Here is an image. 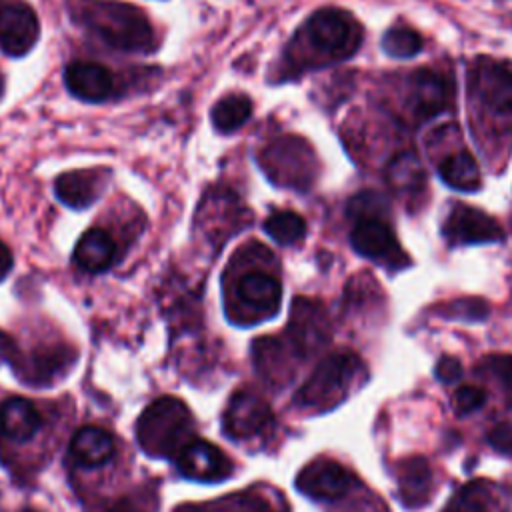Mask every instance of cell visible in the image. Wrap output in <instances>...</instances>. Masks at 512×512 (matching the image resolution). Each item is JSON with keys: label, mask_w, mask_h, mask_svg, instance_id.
Instances as JSON below:
<instances>
[{"label": "cell", "mask_w": 512, "mask_h": 512, "mask_svg": "<svg viewBox=\"0 0 512 512\" xmlns=\"http://www.w3.org/2000/svg\"><path fill=\"white\" fill-rule=\"evenodd\" d=\"M40 424V410L26 398H10L0 406V434L12 442L30 440Z\"/></svg>", "instance_id": "cell-19"}, {"label": "cell", "mask_w": 512, "mask_h": 512, "mask_svg": "<svg viewBox=\"0 0 512 512\" xmlns=\"http://www.w3.org/2000/svg\"><path fill=\"white\" fill-rule=\"evenodd\" d=\"M486 370L498 378V382L512 392V356L496 354L486 358Z\"/></svg>", "instance_id": "cell-31"}, {"label": "cell", "mask_w": 512, "mask_h": 512, "mask_svg": "<svg viewBox=\"0 0 512 512\" xmlns=\"http://www.w3.org/2000/svg\"><path fill=\"white\" fill-rule=\"evenodd\" d=\"M282 302V284L274 274L252 268L226 288V312L236 324H254L272 318Z\"/></svg>", "instance_id": "cell-3"}, {"label": "cell", "mask_w": 512, "mask_h": 512, "mask_svg": "<svg viewBox=\"0 0 512 512\" xmlns=\"http://www.w3.org/2000/svg\"><path fill=\"white\" fill-rule=\"evenodd\" d=\"M176 464L186 478L204 482L222 480L232 472V462L226 458V454L218 446L198 438H192L176 454Z\"/></svg>", "instance_id": "cell-14"}, {"label": "cell", "mask_w": 512, "mask_h": 512, "mask_svg": "<svg viewBox=\"0 0 512 512\" xmlns=\"http://www.w3.org/2000/svg\"><path fill=\"white\" fill-rule=\"evenodd\" d=\"M302 34L326 60L350 58L362 42V28L358 22L338 8H322L314 12L306 20Z\"/></svg>", "instance_id": "cell-6"}, {"label": "cell", "mask_w": 512, "mask_h": 512, "mask_svg": "<svg viewBox=\"0 0 512 512\" xmlns=\"http://www.w3.org/2000/svg\"><path fill=\"white\" fill-rule=\"evenodd\" d=\"M114 438L98 426L80 428L68 450V460L78 468H98L114 456Z\"/></svg>", "instance_id": "cell-18"}, {"label": "cell", "mask_w": 512, "mask_h": 512, "mask_svg": "<svg viewBox=\"0 0 512 512\" xmlns=\"http://www.w3.org/2000/svg\"><path fill=\"white\" fill-rule=\"evenodd\" d=\"M384 212H386L384 198L372 190L358 192L348 202V216L356 220H370V218L382 220L380 216H384Z\"/></svg>", "instance_id": "cell-29"}, {"label": "cell", "mask_w": 512, "mask_h": 512, "mask_svg": "<svg viewBox=\"0 0 512 512\" xmlns=\"http://www.w3.org/2000/svg\"><path fill=\"white\" fill-rule=\"evenodd\" d=\"M362 370V362L352 352H334L326 356L300 386L294 400L302 408L328 410L336 406L348 392Z\"/></svg>", "instance_id": "cell-4"}, {"label": "cell", "mask_w": 512, "mask_h": 512, "mask_svg": "<svg viewBox=\"0 0 512 512\" xmlns=\"http://www.w3.org/2000/svg\"><path fill=\"white\" fill-rule=\"evenodd\" d=\"M422 36L406 26L390 28L382 38V50L392 58H412L422 50Z\"/></svg>", "instance_id": "cell-28"}, {"label": "cell", "mask_w": 512, "mask_h": 512, "mask_svg": "<svg viewBox=\"0 0 512 512\" xmlns=\"http://www.w3.org/2000/svg\"><path fill=\"white\" fill-rule=\"evenodd\" d=\"M178 512H286V508H280L272 504L264 494H230L228 498L206 504V506H186Z\"/></svg>", "instance_id": "cell-24"}, {"label": "cell", "mask_w": 512, "mask_h": 512, "mask_svg": "<svg viewBox=\"0 0 512 512\" xmlns=\"http://www.w3.org/2000/svg\"><path fill=\"white\" fill-rule=\"evenodd\" d=\"M26 512H32V510H26Z\"/></svg>", "instance_id": "cell-37"}, {"label": "cell", "mask_w": 512, "mask_h": 512, "mask_svg": "<svg viewBox=\"0 0 512 512\" xmlns=\"http://www.w3.org/2000/svg\"><path fill=\"white\" fill-rule=\"evenodd\" d=\"M258 162L270 182L284 188L306 190L316 176V158L306 140L280 136L258 154Z\"/></svg>", "instance_id": "cell-5"}, {"label": "cell", "mask_w": 512, "mask_h": 512, "mask_svg": "<svg viewBox=\"0 0 512 512\" xmlns=\"http://www.w3.org/2000/svg\"><path fill=\"white\" fill-rule=\"evenodd\" d=\"M486 400V392L480 386L474 384H464L460 386L454 396H452V406L460 416H466L474 410H478Z\"/></svg>", "instance_id": "cell-30"}, {"label": "cell", "mask_w": 512, "mask_h": 512, "mask_svg": "<svg viewBox=\"0 0 512 512\" xmlns=\"http://www.w3.org/2000/svg\"><path fill=\"white\" fill-rule=\"evenodd\" d=\"M386 182L396 194L420 192L426 182V172L420 158L412 150L396 154L386 166Z\"/></svg>", "instance_id": "cell-21"}, {"label": "cell", "mask_w": 512, "mask_h": 512, "mask_svg": "<svg viewBox=\"0 0 512 512\" xmlns=\"http://www.w3.org/2000/svg\"><path fill=\"white\" fill-rule=\"evenodd\" d=\"M16 358V346H14V340L0 332V362H8V360H14Z\"/></svg>", "instance_id": "cell-35"}, {"label": "cell", "mask_w": 512, "mask_h": 512, "mask_svg": "<svg viewBox=\"0 0 512 512\" xmlns=\"http://www.w3.org/2000/svg\"><path fill=\"white\" fill-rule=\"evenodd\" d=\"M438 174L446 186L462 192H474L480 188V182H482L480 166L468 150L450 154L438 166Z\"/></svg>", "instance_id": "cell-22"}, {"label": "cell", "mask_w": 512, "mask_h": 512, "mask_svg": "<svg viewBox=\"0 0 512 512\" xmlns=\"http://www.w3.org/2000/svg\"><path fill=\"white\" fill-rule=\"evenodd\" d=\"M152 500L150 496H136V498H124L120 500L110 512H152Z\"/></svg>", "instance_id": "cell-34"}, {"label": "cell", "mask_w": 512, "mask_h": 512, "mask_svg": "<svg viewBox=\"0 0 512 512\" xmlns=\"http://www.w3.org/2000/svg\"><path fill=\"white\" fill-rule=\"evenodd\" d=\"M408 104L418 122L434 118L448 110L450 106V86L448 80L434 70H418L410 80Z\"/></svg>", "instance_id": "cell-15"}, {"label": "cell", "mask_w": 512, "mask_h": 512, "mask_svg": "<svg viewBox=\"0 0 512 512\" xmlns=\"http://www.w3.org/2000/svg\"><path fill=\"white\" fill-rule=\"evenodd\" d=\"M116 258V244L102 228L86 230L74 248V262L86 272H102Z\"/></svg>", "instance_id": "cell-20"}, {"label": "cell", "mask_w": 512, "mask_h": 512, "mask_svg": "<svg viewBox=\"0 0 512 512\" xmlns=\"http://www.w3.org/2000/svg\"><path fill=\"white\" fill-rule=\"evenodd\" d=\"M38 18L22 0H0V48L18 58L32 50L38 40Z\"/></svg>", "instance_id": "cell-8"}, {"label": "cell", "mask_w": 512, "mask_h": 512, "mask_svg": "<svg viewBox=\"0 0 512 512\" xmlns=\"http://www.w3.org/2000/svg\"><path fill=\"white\" fill-rule=\"evenodd\" d=\"M250 114H252V102L244 94H228L220 98L210 112L214 128L224 134L238 130L250 118Z\"/></svg>", "instance_id": "cell-23"}, {"label": "cell", "mask_w": 512, "mask_h": 512, "mask_svg": "<svg viewBox=\"0 0 512 512\" xmlns=\"http://www.w3.org/2000/svg\"><path fill=\"white\" fill-rule=\"evenodd\" d=\"M444 512H498V504L486 482H470L448 502Z\"/></svg>", "instance_id": "cell-26"}, {"label": "cell", "mask_w": 512, "mask_h": 512, "mask_svg": "<svg viewBox=\"0 0 512 512\" xmlns=\"http://www.w3.org/2000/svg\"><path fill=\"white\" fill-rule=\"evenodd\" d=\"M108 170L88 168V170H72L64 172L54 182V192L62 204L82 210L92 206L106 188Z\"/></svg>", "instance_id": "cell-16"}, {"label": "cell", "mask_w": 512, "mask_h": 512, "mask_svg": "<svg viewBox=\"0 0 512 512\" xmlns=\"http://www.w3.org/2000/svg\"><path fill=\"white\" fill-rule=\"evenodd\" d=\"M222 426L228 438L252 440L264 436L274 426L270 406L250 390H238L224 412Z\"/></svg>", "instance_id": "cell-7"}, {"label": "cell", "mask_w": 512, "mask_h": 512, "mask_svg": "<svg viewBox=\"0 0 512 512\" xmlns=\"http://www.w3.org/2000/svg\"><path fill=\"white\" fill-rule=\"evenodd\" d=\"M470 86L478 100L494 114H512V70L500 62L482 58L470 72Z\"/></svg>", "instance_id": "cell-10"}, {"label": "cell", "mask_w": 512, "mask_h": 512, "mask_svg": "<svg viewBox=\"0 0 512 512\" xmlns=\"http://www.w3.org/2000/svg\"><path fill=\"white\" fill-rule=\"evenodd\" d=\"M0 86H2V84H0Z\"/></svg>", "instance_id": "cell-38"}, {"label": "cell", "mask_w": 512, "mask_h": 512, "mask_svg": "<svg viewBox=\"0 0 512 512\" xmlns=\"http://www.w3.org/2000/svg\"><path fill=\"white\" fill-rule=\"evenodd\" d=\"M264 230L268 232V236L282 244V246H292L298 244L304 234H306V222L298 212L292 210H274L266 222H264Z\"/></svg>", "instance_id": "cell-27"}, {"label": "cell", "mask_w": 512, "mask_h": 512, "mask_svg": "<svg viewBox=\"0 0 512 512\" xmlns=\"http://www.w3.org/2000/svg\"><path fill=\"white\" fill-rule=\"evenodd\" d=\"M488 442L502 454H512V424L500 422L488 432Z\"/></svg>", "instance_id": "cell-32"}, {"label": "cell", "mask_w": 512, "mask_h": 512, "mask_svg": "<svg viewBox=\"0 0 512 512\" xmlns=\"http://www.w3.org/2000/svg\"><path fill=\"white\" fill-rule=\"evenodd\" d=\"M444 234L452 246L456 244H486L504 238L502 226L486 212L458 204L448 214Z\"/></svg>", "instance_id": "cell-12"}, {"label": "cell", "mask_w": 512, "mask_h": 512, "mask_svg": "<svg viewBox=\"0 0 512 512\" xmlns=\"http://www.w3.org/2000/svg\"><path fill=\"white\" fill-rule=\"evenodd\" d=\"M436 376L442 380V382H454L462 376V366L456 358L452 356H444L440 358V362L436 364Z\"/></svg>", "instance_id": "cell-33"}, {"label": "cell", "mask_w": 512, "mask_h": 512, "mask_svg": "<svg viewBox=\"0 0 512 512\" xmlns=\"http://www.w3.org/2000/svg\"><path fill=\"white\" fill-rule=\"evenodd\" d=\"M288 338L300 356L322 348L330 338V326L324 308L308 298H296L288 322Z\"/></svg>", "instance_id": "cell-9"}, {"label": "cell", "mask_w": 512, "mask_h": 512, "mask_svg": "<svg viewBox=\"0 0 512 512\" xmlns=\"http://www.w3.org/2000/svg\"><path fill=\"white\" fill-rule=\"evenodd\" d=\"M354 484L352 474L334 460H314L296 478V486L310 498L336 500Z\"/></svg>", "instance_id": "cell-13"}, {"label": "cell", "mask_w": 512, "mask_h": 512, "mask_svg": "<svg viewBox=\"0 0 512 512\" xmlns=\"http://www.w3.org/2000/svg\"><path fill=\"white\" fill-rule=\"evenodd\" d=\"M10 266H12L10 250H6V246L0 242V278L10 270Z\"/></svg>", "instance_id": "cell-36"}, {"label": "cell", "mask_w": 512, "mask_h": 512, "mask_svg": "<svg viewBox=\"0 0 512 512\" xmlns=\"http://www.w3.org/2000/svg\"><path fill=\"white\" fill-rule=\"evenodd\" d=\"M70 18L114 50L148 54L158 40L148 16L118 0H68Z\"/></svg>", "instance_id": "cell-1"}, {"label": "cell", "mask_w": 512, "mask_h": 512, "mask_svg": "<svg viewBox=\"0 0 512 512\" xmlns=\"http://www.w3.org/2000/svg\"><path fill=\"white\" fill-rule=\"evenodd\" d=\"M350 242L352 248L364 258L392 266H404L402 262H408L392 228L384 220H356L350 232Z\"/></svg>", "instance_id": "cell-11"}, {"label": "cell", "mask_w": 512, "mask_h": 512, "mask_svg": "<svg viewBox=\"0 0 512 512\" xmlns=\"http://www.w3.org/2000/svg\"><path fill=\"white\" fill-rule=\"evenodd\" d=\"M64 82L72 96L84 102H104L114 94V78L96 62H72L64 70Z\"/></svg>", "instance_id": "cell-17"}, {"label": "cell", "mask_w": 512, "mask_h": 512, "mask_svg": "<svg viewBox=\"0 0 512 512\" xmlns=\"http://www.w3.org/2000/svg\"><path fill=\"white\" fill-rule=\"evenodd\" d=\"M430 468L422 458L410 460L402 466L400 492L408 506H420L426 502L430 492Z\"/></svg>", "instance_id": "cell-25"}, {"label": "cell", "mask_w": 512, "mask_h": 512, "mask_svg": "<svg viewBox=\"0 0 512 512\" xmlns=\"http://www.w3.org/2000/svg\"><path fill=\"white\" fill-rule=\"evenodd\" d=\"M192 416L172 396L154 400L138 418L136 438L152 456H176L192 438Z\"/></svg>", "instance_id": "cell-2"}]
</instances>
